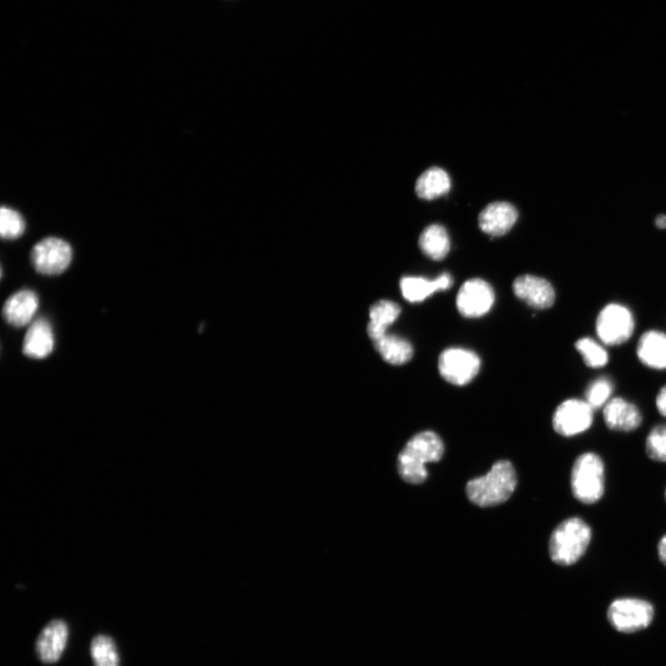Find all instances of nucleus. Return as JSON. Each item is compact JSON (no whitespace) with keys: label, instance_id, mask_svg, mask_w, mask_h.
<instances>
[{"label":"nucleus","instance_id":"obj_13","mask_svg":"<svg viewBox=\"0 0 666 666\" xmlns=\"http://www.w3.org/2000/svg\"><path fill=\"white\" fill-rule=\"evenodd\" d=\"M68 627L65 621H53L40 633L36 641V652L45 663L58 661L68 640Z\"/></svg>","mask_w":666,"mask_h":666},{"label":"nucleus","instance_id":"obj_31","mask_svg":"<svg viewBox=\"0 0 666 666\" xmlns=\"http://www.w3.org/2000/svg\"><path fill=\"white\" fill-rule=\"evenodd\" d=\"M665 500H666V489H665Z\"/></svg>","mask_w":666,"mask_h":666},{"label":"nucleus","instance_id":"obj_5","mask_svg":"<svg viewBox=\"0 0 666 666\" xmlns=\"http://www.w3.org/2000/svg\"><path fill=\"white\" fill-rule=\"evenodd\" d=\"M653 617L652 605L641 599H620L610 604L608 610L610 625L622 633H635L647 629Z\"/></svg>","mask_w":666,"mask_h":666},{"label":"nucleus","instance_id":"obj_6","mask_svg":"<svg viewBox=\"0 0 666 666\" xmlns=\"http://www.w3.org/2000/svg\"><path fill=\"white\" fill-rule=\"evenodd\" d=\"M635 320L631 311L620 304H610L599 314L596 321L597 336L610 347L626 343L633 335Z\"/></svg>","mask_w":666,"mask_h":666},{"label":"nucleus","instance_id":"obj_23","mask_svg":"<svg viewBox=\"0 0 666 666\" xmlns=\"http://www.w3.org/2000/svg\"><path fill=\"white\" fill-rule=\"evenodd\" d=\"M91 655L95 666H119L116 645L108 636L98 635L92 641Z\"/></svg>","mask_w":666,"mask_h":666},{"label":"nucleus","instance_id":"obj_27","mask_svg":"<svg viewBox=\"0 0 666 666\" xmlns=\"http://www.w3.org/2000/svg\"><path fill=\"white\" fill-rule=\"evenodd\" d=\"M646 454L653 461L666 462V424L651 430L646 439Z\"/></svg>","mask_w":666,"mask_h":666},{"label":"nucleus","instance_id":"obj_3","mask_svg":"<svg viewBox=\"0 0 666 666\" xmlns=\"http://www.w3.org/2000/svg\"><path fill=\"white\" fill-rule=\"evenodd\" d=\"M591 537L590 527L581 519L571 518L563 521L550 536V560L561 567L576 564L588 550Z\"/></svg>","mask_w":666,"mask_h":666},{"label":"nucleus","instance_id":"obj_24","mask_svg":"<svg viewBox=\"0 0 666 666\" xmlns=\"http://www.w3.org/2000/svg\"><path fill=\"white\" fill-rule=\"evenodd\" d=\"M25 230L22 215L10 207H4L0 212V234L4 239L14 240L21 237Z\"/></svg>","mask_w":666,"mask_h":666},{"label":"nucleus","instance_id":"obj_10","mask_svg":"<svg viewBox=\"0 0 666 666\" xmlns=\"http://www.w3.org/2000/svg\"><path fill=\"white\" fill-rule=\"evenodd\" d=\"M495 294L492 288L481 279L467 281L459 290L457 306L465 318H480L492 308Z\"/></svg>","mask_w":666,"mask_h":666},{"label":"nucleus","instance_id":"obj_25","mask_svg":"<svg viewBox=\"0 0 666 666\" xmlns=\"http://www.w3.org/2000/svg\"><path fill=\"white\" fill-rule=\"evenodd\" d=\"M576 349L581 355L585 364L590 368H602L609 361L607 351L591 338H584L578 340Z\"/></svg>","mask_w":666,"mask_h":666},{"label":"nucleus","instance_id":"obj_17","mask_svg":"<svg viewBox=\"0 0 666 666\" xmlns=\"http://www.w3.org/2000/svg\"><path fill=\"white\" fill-rule=\"evenodd\" d=\"M38 298L31 290H22L13 295L5 302L4 317L14 327H24L29 324L38 308Z\"/></svg>","mask_w":666,"mask_h":666},{"label":"nucleus","instance_id":"obj_18","mask_svg":"<svg viewBox=\"0 0 666 666\" xmlns=\"http://www.w3.org/2000/svg\"><path fill=\"white\" fill-rule=\"evenodd\" d=\"M641 362L653 369L666 368V335L659 330L643 333L637 348Z\"/></svg>","mask_w":666,"mask_h":666},{"label":"nucleus","instance_id":"obj_29","mask_svg":"<svg viewBox=\"0 0 666 666\" xmlns=\"http://www.w3.org/2000/svg\"><path fill=\"white\" fill-rule=\"evenodd\" d=\"M659 559L662 565L666 567V535H664L658 544Z\"/></svg>","mask_w":666,"mask_h":666},{"label":"nucleus","instance_id":"obj_1","mask_svg":"<svg viewBox=\"0 0 666 666\" xmlns=\"http://www.w3.org/2000/svg\"><path fill=\"white\" fill-rule=\"evenodd\" d=\"M518 483L514 467L509 461L495 463L490 471L467 485L469 501L479 508L504 504L514 493Z\"/></svg>","mask_w":666,"mask_h":666},{"label":"nucleus","instance_id":"obj_20","mask_svg":"<svg viewBox=\"0 0 666 666\" xmlns=\"http://www.w3.org/2000/svg\"><path fill=\"white\" fill-rule=\"evenodd\" d=\"M451 187L449 175L438 166H432L417 180L416 193L421 199L433 200L449 194Z\"/></svg>","mask_w":666,"mask_h":666},{"label":"nucleus","instance_id":"obj_19","mask_svg":"<svg viewBox=\"0 0 666 666\" xmlns=\"http://www.w3.org/2000/svg\"><path fill=\"white\" fill-rule=\"evenodd\" d=\"M400 307L392 301L381 300L373 305L369 311L370 321L368 335L375 342L387 335V329L399 318Z\"/></svg>","mask_w":666,"mask_h":666},{"label":"nucleus","instance_id":"obj_16","mask_svg":"<svg viewBox=\"0 0 666 666\" xmlns=\"http://www.w3.org/2000/svg\"><path fill=\"white\" fill-rule=\"evenodd\" d=\"M54 345V333L50 323L45 318H40L34 321L26 331L23 351L30 358L43 359L52 353Z\"/></svg>","mask_w":666,"mask_h":666},{"label":"nucleus","instance_id":"obj_28","mask_svg":"<svg viewBox=\"0 0 666 666\" xmlns=\"http://www.w3.org/2000/svg\"><path fill=\"white\" fill-rule=\"evenodd\" d=\"M656 407L659 411V413L666 417V385L663 386L656 399Z\"/></svg>","mask_w":666,"mask_h":666},{"label":"nucleus","instance_id":"obj_11","mask_svg":"<svg viewBox=\"0 0 666 666\" xmlns=\"http://www.w3.org/2000/svg\"><path fill=\"white\" fill-rule=\"evenodd\" d=\"M519 218L518 209L509 202H493L479 214L480 230L491 237L507 235L516 225Z\"/></svg>","mask_w":666,"mask_h":666},{"label":"nucleus","instance_id":"obj_26","mask_svg":"<svg viewBox=\"0 0 666 666\" xmlns=\"http://www.w3.org/2000/svg\"><path fill=\"white\" fill-rule=\"evenodd\" d=\"M614 391V384L607 377H600L593 380L587 388L585 393L586 402L597 409L606 405Z\"/></svg>","mask_w":666,"mask_h":666},{"label":"nucleus","instance_id":"obj_9","mask_svg":"<svg viewBox=\"0 0 666 666\" xmlns=\"http://www.w3.org/2000/svg\"><path fill=\"white\" fill-rule=\"evenodd\" d=\"M592 422V408L586 401L579 399L563 402L552 418L554 430L565 437H572L588 430Z\"/></svg>","mask_w":666,"mask_h":666},{"label":"nucleus","instance_id":"obj_2","mask_svg":"<svg viewBox=\"0 0 666 666\" xmlns=\"http://www.w3.org/2000/svg\"><path fill=\"white\" fill-rule=\"evenodd\" d=\"M444 452L443 442L433 431L415 435L399 457V472L409 483L420 484L428 478L426 464L438 462Z\"/></svg>","mask_w":666,"mask_h":666},{"label":"nucleus","instance_id":"obj_8","mask_svg":"<svg viewBox=\"0 0 666 666\" xmlns=\"http://www.w3.org/2000/svg\"><path fill=\"white\" fill-rule=\"evenodd\" d=\"M480 359L473 351L463 348L444 350L439 358L440 376L454 385L471 382L480 369Z\"/></svg>","mask_w":666,"mask_h":666},{"label":"nucleus","instance_id":"obj_12","mask_svg":"<svg viewBox=\"0 0 666 666\" xmlns=\"http://www.w3.org/2000/svg\"><path fill=\"white\" fill-rule=\"evenodd\" d=\"M513 290L520 299L537 309L549 308L555 300L552 286L542 278L532 275L517 278L513 284Z\"/></svg>","mask_w":666,"mask_h":666},{"label":"nucleus","instance_id":"obj_15","mask_svg":"<svg viewBox=\"0 0 666 666\" xmlns=\"http://www.w3.org/2000/svg\"><path fill=\"white\" fill-rule=\"evenodd\" d=\"M452 286L453 278L449 273H442L434 280L422 277H405L400 282L403 297L410 303L422 302L434 293L449 290Z\"/></svg>","mask_w":666,"mask_h":666},{"label":"nucleus","instance_id":"obj_21","mask_svg":"<svg viewBox=\"0 0 666 666\" xmlns=\"http://www.w3.org/2000/svg\"><path fill=\"white\" fill-rule=\"evenodd\" d=\"M419 245L423 254L433 260L446 258L451 248L447 229L439 225L428 227L420 235Z\"/></svg>","mask_w":666,"mask_h":666},{"label":"nucleus","instance_id":"obj_4","mask_svg":"<svg viewBox=\"0 0 666 666\" xmlns=\"http://www.w3.org/2000/svg\"><path fill=\"white\" fill-rule=\"evenodd\" d=\"M574 497L582 504L593 505L604 494V464L594 453H585L575 461L571 472Z\"/></svg>","mask_w":666,"mask_h":666},{"label":"nucleus","instance_id":"obj_22","mask_svg":"<svg viewBox=\"0 0 666 666\" xmlns=\"http://www.w3.org/2000/svg\"><path fill=\"white\" fill-rule=\"evenodd\" d=\"M373 343L376 350L388 364L404 365L410 361L414 355L412 345L398 336L386 335Z\"/></svg>","mask_w":666,"mask_h":666},{"label":"nucleus","instance_id":"obj_30","mask_svg":"<svg viewBox=\"0 0 666 666\" xmlns=\"http://www.w3.org/2000/svg\"><path fill=\"white\" fill-rule=\"evenodd\" d=\"M655 226L661 230L666 229V215H660L655 218Z\"/></svg>","mask_w":666,"mask_h":666},{"label":"nucleus","instance_id":"obj_14","mask_svg":"<svg viewBox=\"0 0 666 666\" xmlns=\"http://www.w3.org/2000/svg\"><path fill=\"white\" fill-rule=\"evenodd\" d=\"M603 419L610 429L630 432L641 425L642 416L637 406L617 398L605 405Z\"/></svg>","mask_w":666,"mask_h":666},{"label":"nucleus","instance_id":"obj_7","mask_svg":"<svg viewBox=\"0 0 666 666\" xmlns=\"http://www.w3.org/2000/svg\"><path fill=\"white\" fill-rule=\"evenodd\" d=\"M73 260V249L65 240L47 237L38 242L32 249L31 261L35 270L44 275L64 273Z\"/></svg>","mask_w":666,"mask_h":666}]
</instances>
